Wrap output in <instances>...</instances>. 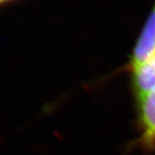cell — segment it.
Masks as SVG:
<instances>
[{
	"label": "cell",
	"instance_id": "obj_1",
	"mask_svg": "<svg viewBox=\"0 0 155 155\" xmlns=\"http://www.w3.org/2000/svg\"><path fill=\"white\" fill-rule=\"evenodd\" d=\"M155 54V2L144 28L134 48L131 60V71L148 61Z\"/></svg>",
	"mask_w": 155,
	"mask_h": 155
},
{
	"label": "cell",
	"instance_id": "obj_2",
	"mask_svg": "<svg viewBox=\"0 0 155 155\" xmlns=\"http://www.w3.org/2000/svg\"><path fill=\"white\" fill-rule=\"evenodd\" d=\"M140 121L142 127L143 144L155 147V88L138 98Z\"/></svg>",
	"mask_w": 155,
	"mask_h": 155
},
{
	"label": "cell",
	"instance_id": "obj_3",
	"mask_svg": "<svg viewBox=\"0 0 155 155\" xmlns=\"http://www.w3.org/2000/svg\"><path fill=\"white\" fill-rule=\"evenodd\" d=\"M133 86L137 98L155 88V54L149 61L132 70Z\"/></svg>",
	"mask_w": 155,
	"mask_h": 155
},
{
	"label": "cell",
	"instance_id": "obj_4",
	"mask_svg": "<svg viewBox=\"0 0 155 155\" xmlns=\"http://www.w3.org/2000/svg\"><path fill=\"white\" fill-rule=\"evenodd\" d=\"M4 1H6V0H0V3H1V2H4Z\"/></svg>",
	"mask_w": 155,
	"mask_h": 155
}]
</instances>
